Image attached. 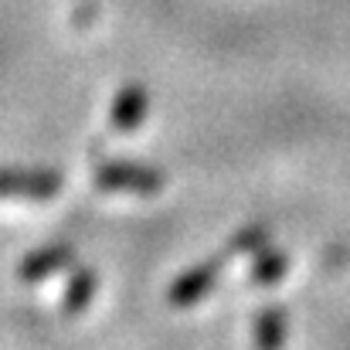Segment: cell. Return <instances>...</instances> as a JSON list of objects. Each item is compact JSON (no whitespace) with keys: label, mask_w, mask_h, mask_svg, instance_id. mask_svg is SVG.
Masks as SVG:
<instances>
[{"label":"cell","mask_w":350,"mask_h":350,"mask_svg":"<svg viewBox=\"0 0 350 350\" xmlns=\"http://www.w3.org/2000/svg\"><path fill=\"white\" fill-rule=\"evenodd\" d=\"M218 272H221V258H211V262H201V265L187 269V272L170 286L167 299H170L174 306H194V303H201V299L215 289Z\"/></svg>","instance_id":"obj_3"},{"label":"cell","mask_w":350,"mask_h":350,"mask_svg":"<svg viewBox=\"0 0 350 350\" xmlns=\"http://www.w3.org/2000/svg\"><path fill=\"white\" fill-rule=\"evenodd\" d=\"M150 113V96L139 85H126L113 103V126L119 133H133Z\"/></svg>","instance_id":"obj_5"},{"label":"cell","mask_w":350,"mask_h":350,"mask_svg":"<svg viewBox=\"0 0 350 350\" xmlns=\"http://www.w3.org/2000/svg\"><path fill=\"white\" fill-rule=\"evenodd\" d=\"M289 272V255L282 252H255V265H252V282L258 286H275L282 275Z\"/></svg>","instance_id":"obj_7"},{"label":"cell","mask_w":350,"mask_h":350,"mask_svg":"<svg viewBox=\"0 0 350 350\" xmlns=\"http://www.w3.org/2000/svg\"><path fill=\"white\" fill-rule=\"evenodd\" d=\"M96 296V272L79 269L68 282V296H65V313H82Z\"/></svg>","instance_id":"obj_8"},{"label":"cell","mask_w":350,"mask_h":350,"mask_svg":"<svg viewBox=\"0 0 350 350\" xmlns=\"http://www.w3.org/2000/svg\"><path fill=\"white\" fill-rule=\"evenodd\" d=\"M68 262H75V245L58 241V245H48V248L31 252V255L21 262L17 275H21L24 282H38V279H44V275H51V272L65 269Z\"/></svg>","instance_id":"obj_4"},{"label":"cell","mask_w":350,"mask_h":350,"mask_svg":"<svg viewBox=\"0 0 350 350\" xmlns=\"http://www.w3.org/2000/svg\"><path fill=\"white\" fill-rule=\"evenodd\" d=\"M62 191V174L55 170H0V198H55Z\"/></svg>","instance_id":"obj_2"},{"label":"cell","mask_w":350,"mask_h":350,"mask_svg":"<svg viewBox=\"0 0 350 350\" xmlns=\"http://www.w3.org/2000/svg\"><path fill=\"white\" fill-rule=\"evenodd\" d=\"M96 184L103 191H119V194H160L167 177L157 167L146 163H99L96 167Z\"/></svg>","instance_id":"obj_1"},{"label":"cell","mask_w":350,"mask_h":350,"mask_svg":"<svg viewBox=\"0 0 350 350\" xmlns=\"http://www.w3.org/2000/svg\"><path fill=\"white\" fill-rule=\"evenodd\" d=\"M255 347L258 350H282L286 347V337H289V313L282 306H269L255 317Z\"/></svg>","instance_id":"obj_6"},{"label":"cell","mask_w":350,"mask_h":350,"mask_svg":"<svg viewBox=\"0 0 350 350\" xmlns=\"http://www.w3.org/2000/svg\"><path fill=\"white\" fill-rule=\"evenodd\" d=\"M265 241H269V232H265L262 225L245 228V232H238L232 238V245H228V252H225V255H255V252H262V248H265Z\"/></svg>","instance_id":"obj_9"}]
</instances>
